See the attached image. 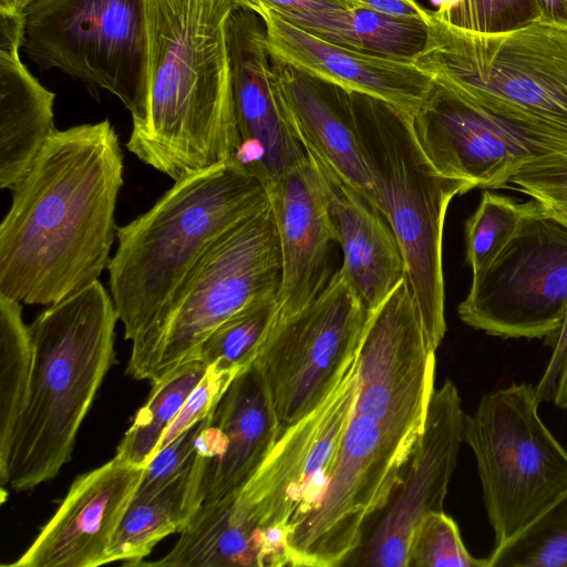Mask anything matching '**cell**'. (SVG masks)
Wrapping results in <instances>:
<instances>
[{
  "instance_id": "1",
  "label": "cell",
  "mask_w": 567,
  "mask_h": 567,
  "mask_svg": "<svg viewBox=\"0 0 567 567\" xmlns=\"http://www.w3.org/2000/svg\"><path fill=\"white\" fill-rule=\"evenodd\" d=\"M123 169L109 120L49 137L0 225V295L50 306L99 280L116 237Z\"/></svg>"
},
{
  "instance_id": "2",
  "label": "cell",
  "mask_w": 567,
  "mask_h": 567,
  "mask_svg": "<svg viewBox=\"0 0 567 567\" xmlns=\"http://www.w3.org/2000/svg\"><path fill=\"white\" fill-rule=\"evenodd\" d=\"M235 0H144L147 89L126 148L174 182L233 159Z\"/></svg>"
},
{
  "instance_id": "3",
  "label": "cell",
  "mask_w": 567,
  "mask_h": 567,
  "mask_svg": "<svg viewBox=\"0 0 567 567\" xmlns=\"http://www.w3.org/2000/svg\"><path fill=\"white\" fill-rule=\"evenodd\" d=\"M112 296L96 280L50 305L28 327L32 349L27 396L0 482L28 492L71 460L76 434L115 362Z\"/></svg>"
},
{
  "instance_id": "4",
  "label": "cell",
  "mask_w": 567,
  "mask_h": 567,
  "mask_svg": "<svg viewBox=\"0 0 567 567\" xmlns=\"http://www.w3.org/2000/svg\"><path fill=\"white\" fill-rule=\"evenodd\" d=\"M269 204L268 189L230 161L176 181L151 209L116 227L107 270L125 339L151 326L213 244Z\"/></svg>"
},
{
  "instance_id": "5",
  "label": "cell",
  "mask_w": 567,
  "mask_h": 567,
  "mask_svg": "<svg viewBox=\"0 0 567 567\" xmlns=\"http://www.w3.org/2000/svg\"><path fill=\"white\" fill-rule=\"evenodd\" d=\"M351 93L378 210L399 243L426 334L437 349L446 331L444 220L452 198L470 187L432 166L417 143L412 116L380 99Z\"/></svg>"
},
{
  "instance_id": "6",
  "label": "cell",
  "mask_w": 567,
  "mask_h": 567,
  "mask_svg": "<svg viewBox=\"0 0 567 567\" xmlns=\"http://www.w3.org/2000/svg\"><path fill=\"white\" fill-rule=\"evenodd\" d=\"M282 261L267 206L221 236L198 259L135 340L126 374L152 384L192 359L208 336L247 305L279 296Z\"/></svg>"
},
{
  "instance_id": "7",
  "label": "cell",
  "mask_w": 567,
  "mask_h": 567,
  "mask_svg": "<svg viewBox=\"0 0 567 567\" xmlns=\"http://www.w3.org/2000/svg\"><path fill=\"white\" fill-rule=\"evenodd\" d=\"M413 63L489 109L567 132V30L537 22L468 33L431 11L425 48Z\"/></svg>"
},
{
  "instance_id": "8",
  "label": "cell",
  "mask_w": 567,
  "mask_h": 567,
  "mask_svg": "<svg viewBox=\"0 0 567 567\" xmlns=\"http://www.w3.org/2000/svg\"><path fill=\"white\" fill-rule=\"evenodd\" d=\"M535 388L512 384L485 394L463 421L495 546L516 537L567 491V452L538 414Z\"/></svg>"
},
{
  "instance_id": "9",
  "label": "cell",
  "mask_w": 567,
  "mask_h": 567,
  "mask_svg": "<svg viewBox=\"0 0 567 567\" xmlns=\"http://www.w3.org/2000/svg\"><path fill=\"white\" fill-rule=\"evenodd\" d=\"M23 16L22 51L40 70L70 75L96 100L107 91L132 122L142 117L147 89L144 0H34Z\"/></svg>"
},
{
  "instance_id": "10",
  "label": "cell",
  "mask_w": 567,
  "mask_h": 567,
  "mask_svg": "<svg viewBox=\"0 0 567 567\" xmlns=\"http://www.w3.org/2000/svg\"><path fill=\"white\" fill-rule=\"evenodd\" d=\"M369 316L339 269L307 306L277 318L254 363L282 431L338 385L357 359Z\"/></svg>"
},
{
  "instance_id": "11",
  "label": "cell",
  "mask_w": 567,
  "mask_h": 567,
  "mask_svg": "<svg viewBox=\"0 0 567 567\" xmlns=\"http://www.w3.org/2000/svg\"><path fill=\"white\" fill-rule=\"evenodd\" d=\"M567 309V223L537 200L492 265L473 277L457 312L502 338H546Z\"/></svg>"
},
{
  "instance_id": "12",
  "label": "cell",
  "mask_w": 567,
  "mask_h": 567,
  "mask_svg": "<svg viewBox=\"0 0 567 567\" xmlns=\"http://www.w3.org/2000/svg\"><path fill=\"white\" fill-rule=\"evenodd\" d=\"M412 123L432 166L470 189L504 186L530 161L567 152V132L492 110L436 78Z\"/></svg>"
},
{
  "instance_id": "13",
  "label": "cell",
  "mask_w": 567,
  "mask_h": 567,
  "mask_svg": "<svg viewBox=\"0 0 567 567\" xmlns=\"http://www.w3.org/2000/svg\"><path fill=\"white\" fill-rule=\"evenodd\" d=\"M427 409L358 384L322 496L331 514L363 524L384 505L423 432Z\"/></svg>"
},
{
  "instance_id": "14",
  "label": "cell",
  "mask_w": 567,
  "mask_h": 567,
  "mask_svg": "<svg viewBox=\"0 0 567 567\" xmlns=\"http://www.w3.org/2000/svg\"><path fill=\"white\" fill-rule=\"evenodd\" d=\"M464 415L455 384L445 380L432 394L423 432L396 485L344 565L408 567L415 527L425 515L443 511L463 442Z\"/></svg>"
},
{
  "instance_id": "15",
  "label": "cell",
  "mask_w": 567,
  "mask_h": 567,
  "mask_svg": "<svg viewBox=\"0 0 567 567\" xmlns=\"http://www.w3.org/2000/svg\"><path fill=\"white\" fill-rule=\"evenodd\" d=\"M227 41L235 115L231 161L268 189L308 153L279 95L262 19L238 6L227 22Z\"/></svg>"
},
{
  "instance_id": "16",
  "label": "cell",
  "mask_w": 567,
  "mask_h": 567,
  "mask_svg": "<svg viewBox=\"0 0 567 567\" xmlns=\"http://www.w3.org/2000/svg\"><path fill=\"white\" fill-rule=\"evenodd\" d=\"M144 467L114 456L78 476L29 548L8 567H97L109 564L113 536Z\"/></svg>"
},
{
  "instance_id": "17",
  "label": "cell",
  "mask_w": 567,
  "mask_h": 567,
  "mask_svg": "<svg viewBox=\"0 0 567 567\" xmlns=\"http://www.w3.org/2000/svg\"><path fill=\"white\" fill-rule=\"evenodd\" d=\"M268 194L281 251L278 318H284L307 306L332 276L329 259L337 236L326 178L309 154Z\"/></svg>"
},
{
  "instance_id": "18",
  "label": "cell",
  "mask_w": 567,
  "mask_h": 567,
  "mask_svg": "<svg viewBox=\"0 0 567 567\" xmlns=\"http://www.w3.org/2000/svg\"><path fill=\"white\" fill-rule=\"evenodd\" d=\"M272 66L288 118L307 153L378 210L351 91L274 56Z\"/></svg>"
},
{
  "instance_id": "19",
  "label": "cell",
  "mask_w": 567,
  "mask_h": 567,
  "mask_svg": "<svg viewBox=\"0 0 567 567\" xmlns=\"http://www.w3.org/2000/svg\"><path fill=\"white\" fill-rule=\"evenodd\" d=\"M255 11L264 21L271 55L349 91L380 99L410 116L424 102L433 75L412 62L354 51L282 19L267 8Z\"/></svg>"
},
{
  "instance_id": "20",
  "label": "cell",
  "mask_w": 567,
  "mask_h": 567,
  "mask_svg": "<svg viewBox=\"0 0 567 567\" xmlns=\"http://www.w3.org/2000/svg\"><path fill=\"white\" fill-rule=\"evenodd\" d=\"M281 432L265 381L252 362L233 379L202 434V444L208 452L204 502L241 487Z\"/></svg>"
},
{
  "instance_id": "21",
  "label": "cell",
  "mask_w": 567,
  "mask_h": 567,
  "mask_svg": "<svg viewBox=\"0 0 567 567\" xmlns=\"http://www.w3.org/2000/svg\"><path fill=\"white\" fill-rule=\"evenodd\" d=\"M23 12H0V187L11 190L56 131L55 94L23 63Z\"/></svg>"
},
{
  "instance_id": "22",
  "label": "cell",
  "mask_w": 567,
  "mask_h": 567,
  "mask_svg": "<svg viewBox=\"0 0 567 567\" xmlns=\"http://www.w3.org/2000/svg\"><path fill=\"white\" fill-rule=\"evenodd\" d=\"M320 168L329 188L337 244L343 256L340 270L371 313L406 278L401 248L375 208L342 181Z\"/></svg>"
},
{
  "instance_id": "23",
  "label": "cell",
  "mask_w": 567,
  "mask_h": 567,
  "mask_svg": "<svg viewBox=\"0 0 567 567\" xmlns=\"http://www.w3.org/2000/svg\"><path fill=\"white\" fill-rule=\"evenodd\" d=\"M207 457L199 440L197 453L182 473L153 495L132 501L111 542L109 564L137 566L162 539L187 526L204 502Z\"/></svg>"
},
{
  "instance_id": "24",
  "label": "cell",
  "mask_w": 567,
  "mask_h": 567,
  "mask_svg": "<svg viewBox=\"0 0 567 567\" xmlns=\"http://www.w3.org/2000/svg\"><path fill=\"white\" fill-rule=\"evenodd\" d=\"M315 35L354 51L413 63L425 48L429 23L358 7L330 14Z\"/></svg>"
},
{
  "instance_id": "25",
  "label": "cell",
  "mask_w": 567,
  "mask_h": 567,
  "mask_svg": "<svg viewBox=\"0 0 567 567\" xmlns=\"http://www.w3.org/2000/svg\"><path fill=\"white\" fill-rule=\"evenodd\" d=\"M206 370L207 365L194 358L177 365L153 383L147 401L137 411L132 425L117 445L115 456L133 465L145 467L156 453L166 430Z\"/></svg>"
},
{
  "instance_id": "26",
  "label": "cell",
  "mask_w": 567,
  "mask_h": 567,
  "mask_svg": "<svg viewBox=\"0 0 567 567\" xmlns=\"http://www.w3.org/2000/svg\"><path fill=\"white\" fill-rule=\"evenodd\" d=\"M32 365L29 327L19 301L0 295V465L9 455Z\"/></svg>"
},
{
  "instance_id": "27",
  "label": "cell",
  "mask_w": 567,
  "mask_h": 567,
  "mask_svg": "<svg viewBox=\"0 0 567 567\" xmlns=\"http://www.w3.org/2000/svg\"><path fill=\"white\" fill-rule=\"evenodd\" d=\"M279 296L260 298L226 319L192 359L241 371L251 364L279 315Z\"/></svg>"
},
{
  "instance_id": "28",
  "label": "cell",
  "mask_w": 567,
  "mask_h": 567,
  "mask_svg": "<svg viewBox=\"0 0 567 567\" xmlns=\"http://www.w3.org/2000/svg\"><path fill=\"white\" fill-rule=\"evenodd\" d=\"M488 567H567V491L529 527L495 546Z\"/></svg>"
},
{
  "instance_id": "29",
  "label": "cell",
  "mask_w": 567,
  "mask_h": 567,
  "mask_svg": "<svg viewBox=\"0 0 567 567\" xmlns=\"http://www.w3.org/2000/svg\"><path fill=\"white\" fill-rule=\"evenodd\" d=\"M530 202L484 192L481 203L465 225L466 259L473 277L483 274L516 233Z\"/></svg>"
},
{
  "instance_id": "30",
  "label": "cell",
  "mask_w": 567,
  "mask_h": 567,
  "mask_svg": "<svg viewBox=\"0 0 567 567\" xmlns=\"http://www.w3.org/2000/svg\"><path fill=\"white\" fill-rule=\"evenodd\" d=\"M432 13L449 27L478 34L512 32L539 19L535 0H441Z\"/></svg>"
},
{
  "instance_id": "31",
  "label": "cell",
  "mask_w": 567,
  "mask_h": 567,
  "mask_svg": "<svg viewBox=\"0 0 567 567\" xmlns=\"http://www.w3.org/2000/svg\"><path fill=\"white\" fill-rule=\"evenodd\" d=\"M488 567L466 549L454 519L442 512L425 515L415 527L409 546L408 567Z\"/></svg>"
},
{
  "instance_id": "32",
  "label": "cell",
  "mask_w": 567,
  "mask_h": 567,
  "mask_svg": "<svg viewBox=\"0 0 567 567\" xmlns=\"http://www.w3.org/2000/svg\"><path fill=\"white\" fill-rule=\"evenodd\" d=\"M508 183L567 223V152L530 161Z\"/></svg>"
},
{
  "instance_id": "33",
  "label": "cell",
  "mask_w": 567,
  "mask_h": 567,
  "mask_svg": "<svg viewBox=\"0 0 567 567\" xmlns=\"http://www.w3.org/2000/svg\"><path fill=\"white\" fill-rule=\"evenodd\" d=\"M210 414L185 430L153 456L144 467L133 499L153 495L187 467L198 451L199 440L209 424Z\"/></svg>"
},
{
  "instance_id": "34",
  "label": "cell",
  "mask_w": 567,
  "mask_h": 567,
  "mask_svg": "<svg viewBox=\"0 0 567 567\" xmlns=\"http://www.w3.org/2000/svg\"><path fill=\"white\" fill-rule=\"evenodd\" d=\"M238 372L240 371L226 369L217 363L207 367L204 377L193 389L178 414L166 430L156 453L185 430L207 417L214 411L221 395Z\"/></svg>"
},
{
  "instance_id": "35",
  "label": "cell",
  "mask_w": 567,
  "mask_h": 567,
  "mask_svg": "<svg viewBox=\"0 0 567 567\" xmlns=\"http://www.w3.org/2000/svg\"><path fill=\"white\" fill-rule=\"evenodd\" d=\"M254 10L267 8L288 22L303 29L323 13L358 8L353 0H235Z\"/></svg>"
},
{
  "instance_id": "36",
  "label": "cell",
  "mask_w": 567,
  "mask_h": 567,
  "mask_svg": "<svg viewBox=\"0 0 567 567\" xmlns=\"http://www.w3.org/2000/svg\"><path fill=\"white\" fill-rule=\"evenodd\" d=\"M553 348L551 358L543 377L534 386L538 402L553 401L565 353L567 351V309L555 336L547 341Z\"/></svg>"
},
{
  "instance_id": "37",
  "label": "cell",
  "mask_w": 567,
  "mask_h": 567,
  "mask_svg": "<svg viewBox=\"0 0 567 567\" xmlns=\"http://www.w3.org/2000/svg\"><path fill=\"white\" fill-rule=\"evenodd\" d=\"M357 6L377 13L430 22L431 11L423 9L415 0H353Z\"/></svg>"
},
{
  "instance_id": "38",
  "label": "cell",
  "mask_w": 567,
  "mask_h": 567,
  "mask_svg": "<svg viewBox=\"0 0 567 567\" xmlns=\"http://www.w3.org/2000/svg\"><path fill=\"white\" fill-rule=\"evenodd\" d=\"M539 12L538 23L567 30V0H535Z\"/></svg>"
},
{
  "instance_id": "39",
  "label": "cell",
  "mask_w": 567,
  "mask_h": 567,
  "mask_svg": "<svg viewBox=\"0 0 567 567\" xmlns=\"http://www.w3.org/2000/svg\"><path fill=\"white\" fill-rule=\"evenodd\" d=\"M553 401L558 408L567 409V351L563 360L557 389Z\"/></svg>"
},
{
  "instance_id": "40",
  "label": "cell",
  "mask_w": 567,
  "mask_h": 567,
  "mask_svg": "<svg viewBox=\"0 0 567 567\" xmlns=\"http://www.w3.org/2000/svg\"><path fill=\"white\" fill-rule=\"evenodd\" d=\"M34 0H0V12L22 13Z\"/></svg>"
}]
</instances>
